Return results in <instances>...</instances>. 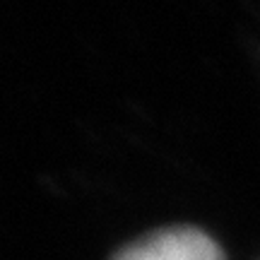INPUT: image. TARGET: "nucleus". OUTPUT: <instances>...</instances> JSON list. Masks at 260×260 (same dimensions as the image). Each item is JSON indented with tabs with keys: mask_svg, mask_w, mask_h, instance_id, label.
Wrapping results in <instances>:
<instances>
[{
	"mask_svg": "<svg viewBox=\"0 0 260 260\" xmlns=\"http://www.w3.org/2000/svg\"><path fill=\"white\" fill-rule=\"evenodd\" d=\"M111 260H224V253L195 226H167L123 246Z\"/></svg>",
	"mask_w": 260,
	"mask_h": 260,
	"instance_id": "1",
	"label": "nucleus"
}]
</instances>
